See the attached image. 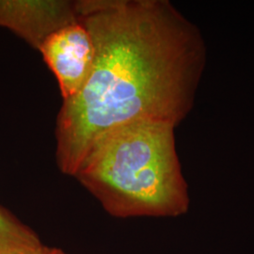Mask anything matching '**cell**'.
<instances>
[{"label": "cell", "instance_id": "obj_1", "mask_svg": "<svg viewBox=\"0 0 254 254\" xmlns=\"http://www.w3.org/2000/svg\"><path fill=\"white\" fill-rule=\"evenodd\" d=\"M94 62L56 120V163L74 177L107 132L149 120L177 127L193 109L206 65L200 28L169 0H77Z\"/></svg>", "mask_w": 254, "mask_h": 254}, {"label": "cell", "instance_id": "obj_2", "mask_svg": "<svg viewBox=\"0 0 254 254\" xmlns=\"http://www.w3.org/2000/svg\"><path fill=\"white\" fill-rule=\"evenodd\" d=\"M175 128L149 120L116 127L93 143L73 178L114 218L184 215L190 196Z\"/></svg>", "mask_w": 254, "mask_h": 254}, {"label": "cell", "instance_id": "obj_3", "mask_svg": "<svg viewBox=\"0 0 254 254\" xmlns=\"http://www.w3.org/2000/svg\"><path fill=\"white\" fill-rule=\"evenodd\" d=\"M47 67L54 73L64 101L81 91L91 75L94 48L88 30L76 22L52 33L40 47Z\"/></svg>", "mask_w": 254, "mask_h": 254}, {"label": "cell", "instance_id": "obj_4", "mask_svg": "<svg viewBox=\"0 0 254 254\" xmlns=\"http://www.w3.org/2000/svg\"><path fill=\"white\" fill-rule=\"evenodd\" d=\"M76 22L75 1L0 0V27L37 51L52 33Z\"/></svg>", "mask_w": 254, "mask_h": 254}, {"label": "cell", "instance_id": "obj_5", "mask_svg": "<svg viewBox=\"0 0 254 254\" xmlns=\"http://www.w3.org/2000/svg\"><path fill=\"white\" fill-rule=\"evenodd\" d=\"M45 246L31 228L0 205V254H35Z\"/></svg>", "mask_w": 254, "mask_h": 254}, {"label": "cell", "instance_id": "obj_6", "mask_svg": "<svg viewBox=\"0 0 254 254\" xmlns=\"http://www.w3.org/2000/svg\"><path fill=\"white\" fill-rule=\"evenodd\" d=\"M35 254H67L64 250L56 248V247H49V246H45L40 252H38Z\"/></svg>", "mask_w": 254, "mask_h": 254}]
</instances>
